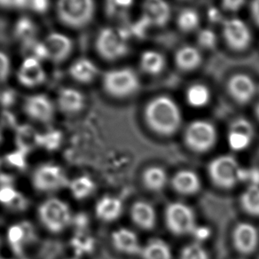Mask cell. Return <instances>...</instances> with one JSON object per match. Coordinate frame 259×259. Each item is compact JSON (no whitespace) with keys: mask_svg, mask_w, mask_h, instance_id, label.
<instances>
[{"mask_svg":"<svg viewBox=\"0 0 259 259\" xmlns=\"http://www.w3.org/2000/svg\"><path fill=\"white\" fill-rule=\"evenodd\" d=\"M69 188L74 198L83 200L95 191V183L90 177L80 176L69 181Z\"/></svg>","mask_w":259,"mask_h":259,"instance_id":"f1b7e54d","label":"cell"},{"mask_svg":"<svg viewBox=\"0 0 259 259\" xmlns=\"http://www.w3.org/2000/svg\"><path fill=\"white\" fill-rule=\"evenodd\" d=\"M143 259H172V253L168 243L161 239H152L142 247Z\"/></svg>","mask_w":259,"mask_h":259,"instance_id":"d4e9b609","label":"cell"},{"mask_svg":"<svg viewBox=\"0 0 259 259\" xmlns=\"http://www.w3.org/2000/svg\"><path fill=\"white\" fill-rule=\"evenodd\" d=\"M211 93L209 87L203 83H196L187 88L186 100L191 107L203 108L209 104Z\"/></svg>","mask_w":259,"mask_h":259,"instance_id":"4316f807","label":"cell"},{"mask_svg":"<svg viewBox=\"0 0 259 259\" xmlns=\"http://www.w3.org/2000/svg\"><path fill=\"white\" fill-rule=\"evenodd\" d=\"M141 87L137 73L129 68L108 70L102 77V88L108 96L124 99L137 93Z\"/></svg>","mask_w":259,"mask_h":259,"instance_id":"3957f363","label":"cell"},{"mask_svg":"<svg viewBox=\"0 0 259 259\" xmlns=\"http://www.w3.org/2000/svg\"><path fill=\"white\" fill-rule=\"evenodd\" d=\"M250 11L254 22L259 26V0H252Z\"/></svg>","mask_w":259,"mask_h":259,"instance_id":"60d3db41","label":"cell"},{"mask_svg":"<svg viewBox=\"0 0 259 259\" xmlns=\"http://www.w3.org/2000/svg\"><path fill=\"white\" fill-rule=\"evenodd\" d=\"M209 176L217 187L230 189L241 181L242 169L232 155H220L213 159L208 167Z\"/></svg>","mask_w":259,"mask_h":259,"instance_id":"8992f818","label":"cell"},{"mask_svg":"<svg viewBox=\"0 0 259 259\" xmlns=\"http://www.w3.org/2000/svg\"><path fill=\"white\" fill-rule=\"evenodd\" d=\"M224 39L233 50L241 52L252 42V34L246 22L240 18H231L223 24Z\"/></svg>","mask_w":259,"mask_h":259,"instance_id":"30bf717a","label":"cell"},{"mask_svg":"<svg viewBox=\"0 0 259 259\" xmlns=\"http://www.w3.org/2000/svg\"><path fill=\"white\" fill-rule=\"evenodd\" d=\"M69 74L74 81L82 84H89L99 75L97 65L88 58H78L69 66Z\"/></svg>","mask_w":259,"mask_h":259,"instance_id":"d6986e66","label":"cell"},{"mask_svg":"<svg viewBox=\"0 0 259 259\" xmlns=\"http://www.w3.org/2000/svg\"><path fill=\"white\" fill-rule=\"evenodd\" d=\"M199 40L202 44V46L209 48L214 45L215 36L213 35V33L210 32L209 30H204L203 32L201 33Z\"/></svg>","mask_w":259,"mask_h":259,"instance_id":"ab89813d","label":"cell"},{"mask_svg":"<svg viewBox=\"0 0 259 259\" xmlns=\"http://www.w3.org/2000/svg\"><path fill=\"white\" fill-rule=\"evenodd\" d=\"M95 49L99 56L105 61H117L128 54L129 40L122 29L105 27L98 33Z\"/></svg>","mask_w":259,"mask_h":259,"instance_id":"277c9868","label":"cell"},{"mask_svg":"<svg viewBox=\"0 0 259 259\" xmlns=\"http://www.w3.org/2000/svg\"><path fill=\"white\" fill-rule=\"evenodd\" d=\"M112 243L116 250L127 255H141L142 247L134 231L122 227L115 230L111 236Z\"/></svg>","mask_w":259,"mask_h":259,"instance_id":"ac0fdd59","label":"cell"},{"mask_svg":"<svg viewBox=\"0 0 259 259\" xmlns=\"http://www.w3.org/2000/svg\"><path fill=\"white\" fill-rule=\"evenodd\" d=\"M144 115L148 127L162 136L176 134L182 122L180 107L166 95L152 99L145 108Z\"/></svg>","mask_w":259,"mask_h":259,"instance_id":"6da1fadb","label":"cell"},{"mask_svg":"<svg viewBox=\"0 0 259 259\" xmlns=\"http://www.w3.org/2000/svg\"><path fill=\"white\" fill-rule=\"evenodd\" d=\"M244 3L245 0H222L223 8L227 11H237Z\"/></svg>","mask_w":259,"mask_h":259,"instance_id":"f35d334b","label":"cell"},{"mask_svg":"<svg viewBox=\"0 0 259 259\" xmlns=\"http://www.w3.org/2000/svg\"><path fill=\"white\" fill-rule=\"evenodd\" d=\"M40 222L47 230L59 234L69 227L72 220L71 209L64 201L58 198H49L38 207Z\"/></svg>","mask_w":259,"mask_h":259,"instance_id":"5b68a950","label":"cell"},{"mask_svg":"<svg viewBox=\"0 0 259 259\" xmlns=\"http://www.w3.org/2000/svg\"><path fill=\"white\" fill-rule=\"evenodd\" d=\"M233 241L238 251L248 255L255 251L258 246V231L249 223H240L234 228Z\"/></svg>","mask_w":259,"mask_h":259,"instance_id":"2e32d148","label":"cell"},{"mask_svg":"<svg viewBox=\"0 0 259 259\" xmlns=\"http://www.w3.org/2000/svg\"><path fill=\"white\" fill-rule=\"evenodd\" d=\"M27 237L26 231L23 227L15 225L8 230V238L9 243L17 251H21L23 243Z\"/></svg>","mask_w":259,"mask_h":259,"instance_id":"e575fe53","label":"cell"},{"mask_svg":"<svg viewBox=\"0 0 259 259\" xmlns=\"http://www.w3.org/2000/svg\"><path fill=\"white\" fill-rule=\"evenodd\" d=\"M227 91L237 103L247 104L255 96L256 87L250 76L239 73L232 76L228 81Z\"/></svg>","mask_w":259,"mask_h":259,"instance_id":"9a60e30c","label":"cell"},{"mask_svg":"<svg viewBox=\"0 0 259 259\" xmlns=\"http://www.w3.org/2000/svg\"><path fill=\"white\" fill-rule=\"evenodd\" d=\"M17 79L22 87L36 88L42 85L47 80V71L42 61L32 56H27L20 64Z\"/></svg>","mask_w":259,"mask_h":259,"instance_id":"4fadbf2b","label":"cell"},{"mask_svg":"<svg viewBox=\"0 0 259 259\" xmlns=\"http://www.w3.org/2000/svg\"><path fill=\"white\" fill-rule=\"evenodd\" d=\"M168 177L165 170L158 166H151L143 174V183L148 190L158 192L165 187Z\"/></svg>","mask_w":259,"mask_h":259,"instance_id":"83f0119b","label":"cell"},{"mask_svg":"<svg viewBox=\"0 0 259 259\" xmlns=\"http://www.w3.org/2000/svg\"><path fill=\"white\" fill-rule=\"evenodd\" d=\"M173 189L183 195H193L201 190V180L197 173L190 169H182L171 180Z\"/></svg>","mask_w":259,"mask_h":259,"instance_id":"ffe728a7","label":"cell"},{"mask_svg":"<svg viewBox=\"0 0 259 259\" xmlns=\"http://www.w3.org/2000/svg\"><path fill=\"white\" fill-rule=\"evenodd\" d=\"M134 0H108V9L113 13H122L129 10Z\"/></svg>","mask_w":259,"mask_h":259,"instance_id":"8d00e7d4","label":"cell"},{"mask_svg":"<svg viewBox=\"0 0 259 259\" xmlns=\"http://www.w3.org/2000/svg\"><path fill=\"white\" fill-rule=\"evenodd\" d=\"M47 59L54 63H62L68 60L74 50V42L70 36L61 32H51L43 40Z\"/></svg>","mask_w":259,"mask_h":259,"instance_id":"8fae6325","label":"cell"},{"mask_svg":"<svg viewBox=\"0 0 259 259\" xmlns=\"http://www.w3.org/2000/svg\"><path fill=\"white\" fill-rule=\"evenodd\" d=\"M255 115H256V117L258 118L259 120V102L256 105V107H255Z\"/></svg>","mask_w":259,"mask_h":259,"instance_id":"b9f144b4","label":"cell"},{"mask_svg":"<svg viewBox=\"0 0 259 259\" xmlns=\"http://www.w3.org/2000/svg\"><path fill=\"white\" fill-rule=\"evenodd\" d=\"M0 202L15 209H20L24 204V198L12 187H3L0 189Z\"/></svg>","mask_w":259,"mask_h":259,"instance_id":"d6a6232c","label":"cell"},{"mask_svg":"<svg viewBox=\"0 0 259 259\" xmlns=\"http://www.w3.org/2000/svg\"><path fill=\"white\" fill-rule=\"evenodd\" d=\"M23 111L34 121L47 123L54 119L55 105L47 94H31L24 100Z\"/></svg>","mask_w":259,"mask_h":259,"instance_id":"7c38bea8","label":"cell"},{"mask_svg":"<svg viewBox=\"0 0 259 259\" xmlns=\"http://www.w3.org/2000/svg\"><path fill=\"white\" fill-rule=\"evenodd\" d=\"M134 223L144 230H151L156 223L155 208L148 202L139 201L134 203L131 210Z\"/></svg>","mask_w":259,"mask_h":259,"instance_id":"7402d4cb","label":"cell"},{"mask_svg":"<svg viewBox=\"0 0 259 259\" xmlns=\"http://www.w3.org/2000/svg\"><path fill=\"white\" fill-rule=\"evenodd\" d=\"M50 6V0H29L28 8L35 13H45Z\"/></svg>","mask_w":259,"mask_h":259,"instance_id":"74e56055","label":"cell"},{"mask_svg":"<svg viewBox=\"0 0 259 259\" xmlns=\"http://www.w3.org/2000/svg\"><path fill=\"white\" fill-rule=\"evenodd\" d=\"M184 139L191 150L205 153L216 144L218 133L216 127L211 122L205 120H196L187 126Z\"/></svg>","mask_w":259,"mask_h":259,"instance_id":"52a82bcc","label":"cell"},{"mask_svg":"<svg viewBox=\"0 0 259 259\" xmlns=\"http://www.w3.org/2000/svg\"><path fill=\"white\" fill-rule=\"evenodd\" d=\"M241 204L248 214L259 217V186H249L242 193Z\"/></svg>","mask_w":259,"mask_h":259,"instance_id":"4dcf8cb0","label":"cell"},{"mask_svg":"<svg viewBox=\"0 0 259 259\" xmlns=\"http://www.w3.org/2000/svg\"><path fill=\"white\" fill-rule=\"evenodd\" d=\"M178 26L183 32H192L200 25V16L194 9H185L178 16Z\"/></svg>","mask_w":259,"mask_h":259,"instance_id":"1f68e13d","label":"cell"},{"mask_svg":"<svg viewBox=\"0 0 259 259\" xmlns=\"http://www.w3.org/2000/svg\"><path fill=\"white\" fill-rule=\"evenodd\" d=\"M122 202L115 196L106 195L100 199L95 206V214L99 220L104 222H113L122 215Z\"/></svg>","mask_w":259,"mask_h":259,"instance_id":"44dd1931","label":"cell"},{"mask_svg":"<svg viewBox=\"0 0 259 259\" xmlns=\"http://www.w3.org/2000/svg\"><path fill=\"white\" fill-rule=\"evenodd\" d=\"M165 222L169 230L176 235L193 234L196 228L194 210L183 202H171L166 207Z\"/></svg>","mask_w":259,"mask_h":259,"instance_id":"9c48e42d","label":"cell"},{"mask_svg":"<svg viewBox=\"0 0 259 259\" xmlns=\"http://www.w3.org/2000/svg\"><path fill=\"white\" fill-rule=\"evenodd\" d=\"M145 3V15L153 24H163L168 20L169 9L163 0H147Z\"/></svg>","mask_w":259,"mask_h":259,"instance_id":"484cf974","label":"cell"},{"mask_svg":"<svg viewBox=\"0 0 259 259\" xmlns=\"http://www.w3.org/2000/svg\"><path fill=\"white\" fill-rule=\"evenodd\" d=\"M11 70V58L6 52L0 51V83H3L8 79Z\"/></svg>","mask_w":259,"mask_h":259,"instance_id":"d590c367","label":"cell"},{"mask_svg":"<svg viewBox=\"0 0 259 259\" xmlns=\"http://www.w3.org/2000/svg\"><path fill=\"white\" fill-rule=\"evenodd\" d=\"M68 259H76V258H68Z\"/></svg>","mask_w":259,"mask_h":259,"instance_id":"f6af8a7d","label":"cell"},{"mask_svg":"<svg viewBox=\"0 0 259 259\" xmlns=\"http://www.w3.org/2000/svg\"><path fill=\"white\" fill-rule=\"evenodd\" d=\"M202 55L197 47L184 46L177 51L175 63L183 71H193L202 64Z\"/></svg>","mask_w":259,"mask_h":259,"instance_id":"603a6c76","label":"cell"},{"mask_svg":"<svg viewBox=\"0 0 259 259\" xmlns=\"http://www.w3.org/2000/svg\"><path fill=\"white\" fill-rule=\"evenodd\" d=\"M57 18L69 29H80L90 25L96 13L95 0H56Z\"/></svg>","mask_w":259,"mask_h":259,"instance_id":"7a4b0ae2","label":"cell"},{"mask_svg":"<svg viewBox=\"0 0 259 259\" xmlns=\"http://www.w3.org/2000/svg\"><path fill=\"white\" fill-rule=\"evenodd\" d=\"M34 188L42 193H53L69 187V180L61 166L44 163L38 166L31 178Z\"/></svg>","mask_w":259,"mask_h":259,"instance_id":"ba28073f","label":"cell"},{"mask_svg":"<svg viewBox=\"0 0 259 259\" xmlns=\"http://www.w3.org/2000/svg\"><path fill=\"white\" fill-rule=\"evenodd\" d=\"M87 98L81 91L73 87H63L59 91L56 106L66 115H76L83 110Z\"/></svg>","mask_w":259,"mask_h":259,"instance_id":"e0dca14e","label":"cell"},{"mask_svg":"<svg viewBox=\"0 0 259 259\" xmlns=\"http://www.w3.org/2000/svg\"><path fill=\"white\" fill-rule=\"evenodd\" d=\"M180 259H209V254L199 242L188 244L182 249Z\"/></svg>","mask_w":259,"mask_h":259,"instance_id":"836d02e7","label":"cell"},{"mask_svg":"<svg viewBox=\"0 0 259 259\" xmlns=\"http://www.w3.org/2000/svg\"><path fill=\"white\" fill-rule=\"evenodd\" d=\"M36 32L37 28L36 23L28 17L20 19L15 24V36L16 38L21 40L23 45L30 43L36 39Z\"/></svg>","mask_w":259,"mask_h":259,"instance_id":"f546056e","label":"cell"},{"mask_svg":"<svg viewBox=\"0 0 259 259\" xmlns=\"http://www.w3.org/2000/svg\"><path fill=\"white\" fill-rule=\"evenodd\" d=\"M1 141H2V135H1V133H0V143H1Z\"/></svg>","mask_w":259,"mask_h":259,"instance_id":"ee69618b","label":"cell"},{"mask_svg":"<svg viewBox=\"0 0 259 259\" xmlns=\"http://www.w3.org/2000/svg\"><path fill=\"white\" fill-rule=\"evenodd\" d=\"M254 137V128L247 119L237 118L231 123L227 134L228 145L234 151H242L249 147Z\"/></svg>","mask_w":259,"mask_h":259,"instance_id":"5bb4252c","label":"cell"},{"mask_svg":"<svg viewBox=\"0 0 259 259\" xmlns=\"http://www.w3.org/2000/svg\"><path fill=\"white\" fill-rule=\"evenodd\" d=\"M1 248H2V241H1V237H0V250H1Z\"/></svg>","mask_w":259,"mask_h":259,"instance_id":"7bdbcfd3","label":"cell"},{"mask_svg":"<svg viewBox=\"0 0 259 259\" xmlns=\"http://www.w3.org/2000/svg\"><path fill=\"white\" fill-rule=\"evenodd\" d=\"M140 66L143 72L151 76H156L165 69V57L157 51H145L140 58Z\"/></svg>","mask_w":259,"mask_h":259,"instance_id":"cb8c5ba5","label":"cell"}]
</instances>
